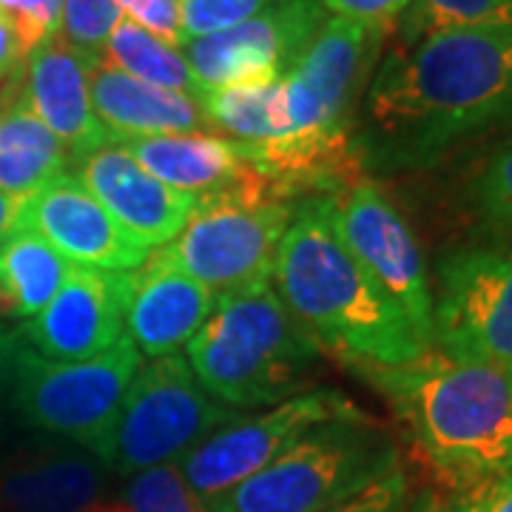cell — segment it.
<instances>
[{
	"instance_id": "1",
	"label": "cell",
	"mask_w": 512,
	"mask_h": 512,
	"mask_svg": "<svg viewBox=\"0 0 512 512\" xmlns=\"http://www.w3.org/2000/svg\"><path fill=\"white\" fill-rule=\"evenodd\" d=\"M512 120V26L399 43L379 60L353 128L362 168L416 171Z\"/></svg>"
},
{
	"instance_id": "2",
	"label": "cell",
	"mask_w": 512,
	"mask_h": 512,
	"mask_svg": "<svg viewBox=\"0 0 512 512\" xmlns=\"http://www.w3.org/2000/svg\"><path fill=\"white\" fill-rule=\"evenodd\" d=\"M271 285L313 342L350 367H399L430 350L345 245L333 194L296 205Z\"/></svg>"
},
{
	"instance_id": "3",
	"label": "cell",
	"mask_w": 512,
	"mask_h": 512,
	"mask_svg": "<svg viewBox=\"0 0 512 512\" xmlns=\"http://www.w3.org/2000/svg\"><path fill=\"white\" fill-rule=\"evenodd\" d=\"M410 433L424 464L461 495L512 467V373L430 348L399 367H356Z\"/></svg>"
},
{
	"instance_id": "4",
	"label": "cell",
	"mask_w": 512,
	"mask_h": 512,
	"mask_svg": "<svg viewBox=\"0 0 512 512\" xmlns=\"http://www.w3.org/2000/svg\"><path fill=\"white\" fill-rule=\"evenodd\" d=\"M319 356L322 348L296 322L271 279L220 293L208 322L185 345L202 390L234 410L305 393Z\"/></svg>"
},
{
	"instance_id": "5",
	"label": "cell",
	"mask_w": 512,
	"mask_h": 512,
	"mask_svg": "<svg viewBox=\"0 0 512 512\" xmlns=\"http://www.w3.org/2000/svg\"><path fill=\"white\" fill-rule=\"evenodd\" d=\"M399 467L393 433L367 413L308 430L211 512H322Z\"/></svg>"
},
{
	"instance_id": "6",
	"label": "cell",
	"mask_w": 512,
	"mask_h": 512,
	"mask_svg": "<svg viewBox=\"0 0 512 512\" xmlns=\"http://www.w3.org/2000/svg\"><path fill=\"white\" fill-rule=\"evenodd\" d=\"M237 416L234 407L202 390L183 353H168L137 370L94 458L114 476H137L157 464L183 461Z\"/></svg>"
},
{
	"instance_id": "7",
	"label": "cell",
	"mask_w": 512,
	"mask_h": 512,
	"mask_svg": "<svg viewBox=\"0 0 512 512\" xmlns=\"http://www.w3.org/2000/svg\"><path fill=\"white\" fill-rule=\"evenodd\" d=\"M140 367L143 353L128 336L86 362L40 359L18 339L9 407L29 430L94 456Z\"/></svg>"
},
{
	"instance_id": "8",
	"label": "cell",
	"mask_w": 512,
	"mask_h": 512,
	"mask_svg": "<svg viewBox=\"0 0 512 512\" xmlns=\"http://www.w3.org/2000/svg\"><path fill=\"white\" fill-rule=\"evenodd\" d=\"M296 205L299 202L251 200L242 194L205 197L197 202L180 237L160 248V254L217 296L271 279L279 242Z\"/></svg>"
},
{
	"instance_id": "9",
	"label": "cell",
	"mask_w": 512,
	"mask_h": 512,
	"mask_svg": "<svg viewBox=\"0 0 512 512\" xmlns=\"http://www.w3.org/2000/svg\"><path fill=\"white\" fill-rule=\"evenodd\" d=\"M387 35L390 32L359 20H325L291 72L282 77L291 134H353V114L382 60Z\"/></svg>"
},
{
	"instance_id": "10",
	"label": "cell",
	"mask_w": 512,
	"mask_h": 512,
	"mask_svg": "<svg viewBox=\"0 0 512 512\" xmlns=\"http://www.w3.org/2000/svg\"><path fill=\"white\" fill-rule=\"evenodd\" d=\"M433 345L512 373V248H461L441 259Z\"/></svg>"
},
{
	"instance_id": "11",
	"label": "cell",
	"mask_w": 512,
	"mask_h": 512,
	"mask_svg": "<svg viewBox=\"0 0 512 512\" xmlns=\"http://www.w3.org/2000/svg\"><path fill=\"white\" fill-rule=\"evenodd\" d=\"M362 413L339 390L313 387L259 416H237L214 430L180 461L194 493L214 510L242 481L265 470L274 458L302 439L308 430Z\"/></svg>"
},
{
	"instance_id": "12",
	"label": "cell",
	"mask_w": 512,
	"mask_h": 512,
	"mask_svg": "<svg viewBox=\"0 0 512 512\" xmlns=\"http://www.w3.org/2000/svg\"><path fill=\"white\" fill-rule=\"evenodd\" d=\"M333 220L362 268L404 313L421 342L433 348V285L402 211L379 185L362 177L333 194Z\"/></svg>"
},
{
	"instance_id": "13",
	"label": "cell",
	"mask_w": 512,
	"mask_h": 512,
	"mask_svg": "<svg viewBox=\"0 0 512 512\" xmlns=\"http://www.w3.org/2000/svg\"><path fill=\"white\" fill-rule=\"evenodd\" d=\"M325 20L322 0H276L234 29L185 40L183 55L200 89L282 80Z\"/></svg>"
},
{
	"instance_id": "14",
	"label": "cell",
	"mask_w": 512,
	"mask_h": 512,
	"mask_svg": "<svg viewBox=\"0 0 512 512\" xmlns=\"http://www.w3.org/2000/svg\"><path fill=\"white\" fill-rule=\"evenodd\" d=\"M134 271H103L74 265L55 299L26 319L18 339L40 359L86 362L126 339Z\"/></svg>"
},
{
	"instance_id": "15",
	"label": "cell",
	"mask_w": 512,
	"mask_h": 512,
	"mask_svg": "<svg viewBox=\"0 0 512 512\" xmlns=\"http://www.w3.org/2000/svg\"><path fill=\"white\" fill-rule=\"evenodd\" d=\"M12 228L35 231L69 262L86 268L134 271L151 256V248L131 237L69 171L23 197Z\"/></svg>"
},
{
	"instance_id": "16",
	"label": "cell",
	"mask_w": 512,
	"mask_h": 512,
	"mask_svg": "<svg viewBox=\"0 0 512 512\" xmlns=\"http://www.w3.org/2000/svg\"><path fill=\"white\" fill-rule=\"evenodd\" d=\"M80 183L146 248H165L197 211V197L151 177L126 148L109 143L77 160Z\"/></svg>"
},
{
	"instance_id": "17",
	"label": "cell",
	"mask_w": 512,
	"mask_h": 512,
	"mask_svg": "<svg viewBox=\"0 0 512 512\" xmlns=\"http://www.w3.org/2000/svg\"><path fill=\"white\" fill-rule=\"evenodd\" d=\"M97 63L55 35L26 55V77L15 89L74 163L111 143L92 106V69Z\"/></svg>"
},
{
	"instance_id": "18",
	"label": "cell",
	"mask_w": 512,
	"mask_h": 512,
	"mask_svg": "<svg viewBox=\"0 0 512 512\" xmlns=\"http://www.w3.org/2000/svg\"><path fill=\"white\" fill-rule=\"evenodd\" d=\"M117 146L126 148L151 177L197 200L220 197V194H242L251 200H282L271 180L262 177L239 154L237 143L217 134H205V131L157 134V137L123 140Z\"/></svg>"
},
{
	"instance_id": "19",
	"label": "cell",
	"mask_w": 512,
	"mask_h": 512,
	"mask_svg": "<svg viewBox=\"0 0 512 512\" xmlns=\"http://www.w3.org/2000/svg\"><path fill=\"white\" fill-rule=\"evenodd\" d=\"M106 473L83 447L26 444L0 458V512H83L100 501Z\"/></svg>"
},
{
	"instance_id": "20",
	"label": "cell",
	"mask_w": 512,
	"mask_h": 512,
	"mask_svg": "<svg viewBox=\"0 0 512 512\" xmlns=\"http://www.w3.org/2000/svg\"><path fill=\"white\" fill-rule=\"evenodd\" d=\"M214 305L217 293L157 251L134 274L126 336L143 356L160 359L185 348L208 322Z\"/></svg>"
},
{
	"instance_id": "21",
	"label": "cell",
	"mask_w": 512,
	"mask_h": 512,
	"mask_svg": "<svg viewBox=\"0 0 512 512\" xmlns=\"http://www.w3.org/2000/svg\"><path fill=\"white\" fill-rule=\"evenodd\" d=\"M92 106L111 143L157 134H194L208 128L191 97L148 86L106 63L92 69Z\"/></svg>"
},
{
	"instance_id": "22",
	"label": "cell",
	"mask_w": 512,
	"mask_h": 512,
	"mask_svg": "<svg viewBox=\"0 0 512 512\" xmlns=\"http://www.w3.org/2000/svg\"><path fill=\"white\" fill-rule=\"evenodd\" d=\"M72 268L74 262L35 231L9 228L0 239V322H26L43 311Z\"/></svg>"
},
{
	"instance_id": "23",
	"label": "cell",
	"mask_w": 512,
	"mask_h": 512,
	"mask_svg": "<svg viewBox=\"0 0 512 512\" xmlns=\"http://www.w3.org/2000/svg\"><path fill=\"white\" fill-rule=\"evenodd\" d=\"M72 157L12 89L0 100V191L23 200L66 171Z\"/></svg>"
},
{
	"instance_id": "24",
	"label": "cell",
	"mask_w": 512,
	"mask_h": 512,
	"mask_svg": "<svg viewBox=\"0 0 512 512\" xmlns=\"http://www.w3.org/2000/svg\"><path fill=\"white\" fill-rule=\"evenodd\" d=\"M194 103L205 126L225 131L237 143H276L291 134L282 80L200 89Z\"/></svg>"
},
{
	"instance_id": "25",
	"label": "cell",
	"mask_w": 512,
	"mask_h": 512,
	"mask_svg": "<svg viewBox=\"0 0 512 512\" xmlns=\"http://www.w3.org/2000/svg\"><path fill=\"white\" fill-rule=\"evenodd\" d=\"M100 63H106L134 80H143L148 86L185 94L191 100L200 94V83L194 80L183 49L154 37L128 18L120 20L117 29L111 32Z\"/></svg>"
},
{
	"instance_id": "26",
	"label": "cell",
	"mask_w": 512,
	"mask_h": 512,
	"mask_svg": "<svg viewBox=\"0 0 512 512\" xmlns=\"http://www.w3.org/2000/svg\"><path fill=\"white\" fill-rule=\"evenodd\" d=\"M495 26H512V0H410L399 20V43Z\"/></svg>"
},
{
	"instance_id": "27",
	"label": "cell",
	"mask_w": 512,
	"mask_h": 512,
	"mask_svg": "<svg viewBox=\"0 0 512 512\" xmlns=\"http://www.w3.org/2000/svg\"><path fill=\"white\" fill-rule=\"evenodd\" d=\"M123 501L131 512H211L188 484L180 461L157 464L131 476Z\"/></svg>"
},
{
	"instance_id": "28",
	"label": "cell",
	"mask_w": 512,
	"mask_h": 512,
	"mask_svg": "<svg viewBox=\"0 0 512 512\" xmlns=\"http://www.w3.org/2000/svg\"><path fill=\"white\" fill-rule=\"evenodd\" d=\"M126 18L117 0H63L57 37L77 52L100 60L117 23Z\"/></svg>"
},
{
	"instance_id": "29",
	"label": "cell",
	"mask_w": 512,
	"mask_h": 512,
	"mask_svg": "<svg viewBox=\"0 0 512 512\" xmlns=\"http://www.w3.org/2000/svg\"><path fill=\"white\" fill-rule=\"evenodd\" d=\"M180 20H183L185 40L217 35L225 29H234L245 20L256 18L276 0H177Z\"/></svg>"
},
{
	"instance_id": "30",
	"label": "cell",
	"mask_w": 512,
	"mask_h": 512,
	"mask_svg": "<svg viewBox=\"0 0 512 512\" xmlns=\"http://www.w3.org/2000/svg\"><path fill=\"white\" fill-rule=\"evenodd\" d=\"M476 205L484 220L512 237V140L495 151L476 180Z\"/></svg>"
},
{
	"instance_id": "31",
	"label": "cell",
	"mask_w": 512,
	"mask_h": 512,
	"mask_svg": "<svg viewBox=\"0 0 512 512\" xmlns=\"http://www.w3.org/2000/svg\"><path fill=\"white\" fill-rule=\"evenodd\" d=\"M322 512H427V498L410 493V481L399 464L362 493L350 495Z\"/></svg>"
},
{
	"instance_id": "32",
	"label": "cell",
	"mask_w": 512,
	"mask_h": 512,
	"mask_svg": "<svg viewBox=\"0 0 512 512\" xmlns=\"http://www.w3.org/2000/svg\"><path fill=\"white\" fill-rule=\"evenodd\" d=\"M60 6L63 0H0V9L15 23L23 55H29L43 40L57 35Z\"/></svg>"
},
{
	"instance_id": "33",
	"label": "cell",
	"mask_w": 512,
	"mask_h": 512,
	"mask_svg": "<svg viewBox=\"0 0 512 512\" xmlns=\"http://www.w3.org/2000/svg\"><path fill=\"white\" fill-rule=\"evenodd\" d=\"M123 15L143 26L146 32L160 37L165 43L183 49V20H180V3L177 0H117Z\"/></svg>"
},
{
	"instance_id": "34",
	"label": "cell",
	"mask_w": 512,
	"mask_h": 512,
	"mask_svg": "<svg viewBox=\"0 0 512 512\" xmlns=\"http://www.w3.org/2000/svg\"><path fill=\"white\" fill-rule=\"evenodd\" d=\"M322 6L333 18L359 20L367 26H379L384 32H393L407 12L410 0H322Z\"/></svg>"
},
{
	"instance_id": "35",
	"label": "cell",
	"mask_w": 512,
	"mask_h": 512,
	"mask_svg": "<svg viewBox=\"0 0 512 512\" xmlns=\"http://www.w3.org/2000/svg\"><path fill=\"white\" fill-rule=\"evenodd\" d=\"M447 512H512V467L501 476L456 495Z\"/></svg>"
},
{
	"instance_id": "36",
	"label": "cell",
	"mask_w": 512,
	"mask_h": 512,
	"mask_svg": "<svg viewBox=\"0 0 512 512\" xmlns=\"http://www.w3.org/2000/svg\"><path fill=\"white\" fill-rule=\"evenodd\" d=\"M18 348V330H9L0 325V427H3V413L9 407V390H12V356ZM12 410V407H9Z\"/></svg>"
},
{
	"instance_id": "37",
	"label": "cell",
	"mask_w": 512,
	"mask_h": 512,
	"mask_svg": "<svg viewBox=\"0 0 512 512\" xmlns=\"http://www.w3.org/2000/svg\"><path fill=\"white\" fill-rule=\"evenodd\" d=\"M23 57L26 55H23V49H20L15 23H12V20H9V15L0 9V80H3L6 74L15 72Z\"/></svg>"
},
{
	"instance_id": "38",
	"label": "cell",
	"mask_w": 512,
	"mask_h": 512,
	"mask_svg": "<svg viewBox=\"0 0 512 512\" xmlns=\"http://www.w3.org/2000/svg\"><path fill=\"white\" fill-rule=\"evenodd\" d=\"M18 202L20 200H15V197H9V194H3V191H0V239L9 234V228H12V222H15Z\"/></svg>"
},
{
	"instance_id": "39",
	"label": "cell",
	"mask_w": 512,
	"mask_h": 512,
	"mask_svg": "<svg viewBox=\"0 0 512 512\" xmlns=\"http://www.w3.org/2000/svg\"><path fill=\"white\" fill-rule=\"evenodd\" d=\"M83 512H131V510H128L123 498H117V501H94V504H89Z\"/></svg>"
}]
</instances>
